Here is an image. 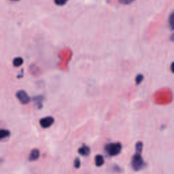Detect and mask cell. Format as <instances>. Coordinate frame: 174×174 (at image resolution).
I'll return each mask as SVG.
<instances>
[{
  "label": "cell",
  "mask_w": 174,
  "mask_h": 174,
  "mask_svg": "<svg viewBox=\"0 0 174 174\" xmlns=\"http://www.w3.org/2000/svg\"><path fill=\"white\" fill-rule=\"evenodd\" d=\"M105 150L109 156H117L121 153L122 150V144L120 142L108 143L105 145Z\"/></svg>",
  "instance_id": "cell-2"
},
{
  "label": "cell",
  "mask_w": 174,
  "mask_h": 174,
  "mask_svg": "<svg viewBox=\"0 0 174 174\" xmlns=\"http://www.w3.org/2000/svg\"><path fill=\"white\" fill-rule=\"evenodd\" d=\"M141 153V152H135V154L132 157L131 167L135 172H139L146 167V163L143 159Z\"/></svg>",
  "instance_id": "cell-1"
},
{
  "label": "cell",
  "mask_w": 174,
  "mask_h": 174,
  "mask_svg": "<svg viewBox=\"0 0 174 174\" xmlns=\"http://www.w3.org/2000/svg\"><path fill=\"white\" fill-rule=\"evenodd\" d=\"M170 40L172 41V42H174V34H173L172 35H171Z\"/></svg>",
  "instance_id": "cell-17"
},
{
  "label": "cell",
  "mask_w": 174,
  "mask_h": 174,
  "mask_svg": "<svg viewBox=\"0 0 174 174\" xmlns=\"http://www.w3.org/2000/svg\"><path fill=\"white\" fill-rule=\"evenodd\" d=\"M135 0H118V2L123 5H129L133 3Z\"/></svg>",
  "instance_id": "cell-14"
},
{
  "label": "cell",
  "mask_w": 174,
  "mask_h": 174,
  "mask_svg": "<svg viewBox=\"0 0 174 174\" xmlns=\"http://www.w3.org/2000/svg\"><path fill=\"white\" fill-rule=\"evenodd\" d=\"M78 153L82 156H88L91 153V148L87 145H82L78 149Z\"/></svg>",
  "instance_id": "cell-6"
},
{
  "label": "cell",
  "mask_w": 174,
  "mask_h": 174,
  "mask_svg": "<svg viewBox=\"0 0 174 174\" xmlns=\"http://www.w3.org/2000/svg\"><path fill=\"white\" fill-rule=\"evenodd\" d=\"M104 158L101 154H97L95 158V163L97 167H101L104 164Z\"/></svg>",
  "instance_id": "cell-8"
},
{
  "label": "cell",
  "mask_w": 174,
  "mask_h": 174,
  "mask_svg": "<svg viewBox=\"0 0 174 174\" xmlns=\"http://www.w3.org/2000/svg\"><path fill=\"white\" fill-rule=\"evenodd\" d=\"M11 1H19V0H11Z\"/></svg>",
  "instance_id": "cell-18"
},
{
  "label": "cell",
  "mask_w": 174,
  "mask_h": 174,
  "mask_svg": "<svg viewBox=\"0 0 174 174\" xmlns=\"http://www.w3.org/2000/svg\"><path fill=\"white\" fill-rule=\"evenodd\" d=\"M34 102L37 105V108L38 109H41L43 106V100H44V97L42 95H37L34 97L33 98Z\"/></svg>",
  "instance_id": "cell-7"
},
{
  "label": "cell",
  "mask_w": 174,
  "mask_h": 174,
  "mask_svg": "<svg viewBox=\"0 0 174 174\" xmlns=\"http://www.w3.org/2000/svg\"><path fill=\"white\" fill-rule=\"evenodd\" d=\"M170 68H171V71H172V72L174 73V61L173 63H172V64H171Z\"/></svg>",
  "instance_id": "cell-16"
},
{
  "label": "cell",
  "mask_w": 174,
  "mask_h": 174,
  "mask_svg": "<svg viewBox=\"0 0 174 174\" xmlns=\"http://www.w3.org/2000/svg\"><path fill=\"white\" fill-rule=\"evenodd\" d=\"M73 165L74 167H75L76 169H78L80 167V165H81V162H80V159L79 158L76 157L75 160H74V162H73Z\"/></svg>",
  "instance_id": "cell-13"
},
{
  "label": "cell",
  "mask_w": 174,
  "mask_h": 174,
  "mask_svg": "<svg viewBox=\"0 0 174 174\" xmlns=\"http://www.w3.org/2000/svg\"><path fill=\"white\" fill-rule=\"evenodd\" d=\"M168 22L170 30H174V10L169 15Z\"/></svg>",
  "instance_id": "cell-10"
},
{
  "label": "cell",
  "mask_w": 174,
  "mask_h": 174,
  "mask_svg": "<svg viewBox=\"0 0 174 174\" xmlns=\"http://www.w3.org/2000/svg\"><path fill=\"white\" fill-rule=\"evenodd\" d=\"M40 156V150L35 148V149H33L31 151L28 159L30 161H35L38 159H39Z\"/></svg>",
  "instance_id": "cell-5"
},
{
  "label": "cell",
  "mask_w": 174,
  "mask_h": 174,
  "mask_svg": "<svg viewBox=\"0 0 174 174\" xmlns=\"http://www.w3.org/2000/svg\"><path fill=\"white\" fill-rule=\"evenodd\" d=\"M144 79V76L142 74H138V75L136 76V78H135V82L137 85H139L143 81Z\"/></svg>",
  "instance_id": "cell-12"
},
{
  "label": "cell",
  "mask_w": 174,
  "mask_h": 174,
  "mask_svg": "<svg viewBox=\"0 0 174 174\" xmlns=\"http://www.w3.org/2000/svg\"><path fill=\"white\" fill-rule=\"evenodd\" d=\"M23 64V59L21 57H16L13 60V65L14 67H20Z\"/></svg>",
  "instance_id": "cell-11"
},
{
  "label": "cell",
  "mask_w": 174,
  "mask_h": 174,
  "mask_svg": "<svg viewBox=\"0 0 174 174\" xmlns=\"http://www.w3.org/2000/svg\"><path fill=\"white\" fill-rule=\"evenodd\" d=\"M10 135V131L7 129H1V131H0V139H1V140H3L4 139L8 137Z\"/></svg>",
  "instance_id": "cell-9"
},
{
  "label": "cell",
  "mask_w": 174,
  "mask_h": 174,
  "mask_svg": "<svg viewBox=\"0 0 174 174\" xmlns=\"http://www.w3.org/2000/svg\"><path fill=\"white\" fill-rule=\"evenodd\" d=\"M68 0H54V2L57 6H63L67 2Z\"/></svg>",
  "instance_id": "cell-15"
},
{
  "label": "cell",
  "mask_w": 174,
  "mask_h": 174,
  "mask_svg": "<svg viewBox=\"0 0 174 174\" xmlns=\"http://www.w3.org/2000/svg\"><path fill=\"white\" fill-rule=\"evenodd\" d=\"M16 97H17L19 101L21 102V104L23 105L29 104L31 101L30 95H29L24 90H20V91H18L16 93Z\"/></svg>",
  "instance_id": "cell-3"
},
{
  "label": "cell",
  "mask_w": 174,
  "mask_h": 174,
  "mask_svg": "<svg viewBox=\"0 0 174 174\" xmlns=\"http://www.w3.org/2000/svg\"><path fill=\"white\" fill-rule=\"evenodd\" d=\"M54 122V119L53 117H46L40 119V125L44 129L49 128L52 126Z\"/></svg>",
  "instance_id": "cell-4"
}]
</instances>
